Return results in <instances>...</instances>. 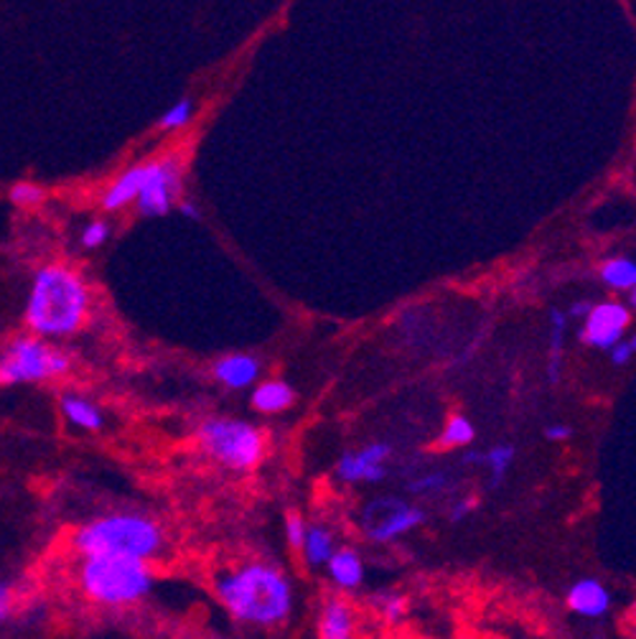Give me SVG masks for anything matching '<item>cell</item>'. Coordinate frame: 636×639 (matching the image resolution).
<instances>
[{"label":"cell","mask_w":636,"mask_h":639,"mask_svg":"<svg viewBox=\"0 0 636 639\" xmlns=\"http://www.w3.org/2000/svg\"><path fill=\"white\" fill-rule=\"evenodd\" d=\"M629 322H632V314L624 303H616V301L593 303L591 314L583 318L581 341L593 349L609 351L611 347H616L618 341L624 339V332H626V326H629Z\"/></svg>","instance_id":"cell-9"},{"label":"cell","mask_w":636,"mask_h":639,"mask_svg":"<svg viewBox=\"0 0 636 639\" xmlns=\"http://www.w3.org/2000/svg\"><path fill=\"white\" fill-rule=\"evenodd\" d=\"M336 550L334 532L324 525H309V532H305L301 556L303 561L311 565V569H326V563L332 561Z\"/></svg>","instance_id":"cell-18"},{"label":"cell","mask_w":636,"mask_h":639,"mask_svg":"<svg viewBox=\"0 0 636 639\" xmlns=\"http://www.w3.org/2000/svg\"><path fill=\"white\" fill-rule=\"evenodd\" d=\"M326 571L339 591H354L365 581V561L354 548H336L332 561L326 563Z\"/></svg>","instance_id":"cell-14"},{"label":"cell","mask_w":636,"mask_h":639,"mask_svg":"<svg viewBox=\"0 0 636 639\" xmlns=\"http://www.w3.org/2000/svg\"><path fill=\"white\" fill-rule=\"evenodd\" d=\"M466 464H484L491 471V486L502 484L506 471L514 464V446L499 444L484 453H466Z\"/></svg>","instance_id":"cell-19"},{"label":"cell","mask_w":636,"mask_h":639,"mask_svg":"<svg viewBox=\"0 0 636 639\" xmlns=\"http://www.w3.org/2000/svg\"><path fill=\"white\" fill-rule=\"evenodd\" d=\"M141 183H143V164L131 166V169L123 171L115 181L110 183L108 191L102 197V206L108 212H118L123 206L133 204L141 194Z\"/></svg>","instance_id":"cell-16"},{"label":"cell","mask_w":636,"mask_h":639,"mask_svg":"<svg viewBox=\"0 0 636 639\" xmlns=\"http://www.w3.org/2000/svg\"><path fill=\"white\" fill-rule=\"evenodd\" d=\"M8 197H11V202L15 206H21V210H31V206H38L44 202L46 191L34 181H19V183H13L11 191H8Z\"/></svg>","instance_id":"cell-24"},{"label":"cell","mask_w":636,"mask_h":639,"mask_svg":"<svg viewBox=\"0 0 636 639\" xmlns=\"http://www.w3.org/2000/svg\"><path fill=\"white\" fill-rule=\"evenodd\" d=\"M392 446L384 441H375L361 446V449L342 453V459L336 461V477L346 484H372L382 482L388 477V467L384 461L390 459Z\"/></svg>","instance_id":"cell-10"},{"label":"cell","mask_w":636,"mask_h":639,"mask_svg":"<svg viewBox=\"0 0 636 639\" xmlns=\"http://www.w3.org/2000/svg\"><path fill=\"white\" fill-rule=\"evenodd\" d=\"M181 212L187 214V217H191V220H197L199 217V212H197V206L191 204V202H181Z\"/></svg>","instance_id":"cell-33"},{"label":"cell","mask_w":636,"mask_h":639,"mask_svg":"<svg viewBox=\"0 0 636 639\" xmlns=\"http://www.w3.org/2000/svg\"><path fill=\"white\" fill-rule=\"evenodd\" d=\"M632 629H634V635H636V612H634V617H632Z\"/></svg>","instance_id":"cell-35"},{"label":"cell","mask_w":636,"mask_h":639,"mask_svg":"<svg viewBox=\"0 0 636 639\" xmlns=\"http://www.w3.org/2000/svg\"><path fill=\"white\" fill-rule=\"evenodd\" d=\"M601 281L614 291H634L636 289V260L632 258H611L599 270Z\"/></svg>","instance_id":"cell-20"},{"label":"cell","mask_w":636,"mask_h":639,"mask_svg":"<svg viewBox=\"0 0 636 639\" xmlns=\"http://www.w3.org/2000/svg\"><path fill=\"white\" fill-rule=\"evenodd\" d=\"M214 591L232 619L249 627H283L295 609L293 581L268 561H245L222 571Z\"/></svg>","instance_id":"cell-1"},{"label":"cell","mask_w":636,"mask_h":639,"mask_svg":"<svg viewBox=\"0 0 636 639\" xmlns=\"http://www.w3.org/2000/svg\"><path fill=\"white\" fill-rule=\"evenodd\" d=\"M283 530H286V540H288V546H291V550H298V553H301L305 532H309V523H305L298 513H291L286 517Z\"/></svg>","instance_id":"cell-26"},{"label":"cell","mask_w":636,"mask_h":639,"mask_svg":"<svg viewBox=\"0 0 636 639\" xmlns=\"http://www.w3.org/2000/svg\"><path fill=\"white\" fill-rule=\"evenodd\" d=\"M75 550L82 558L118 556L150 563L164 550V530L148 515L110 513L94 517L75 532Z\"/></svg>","instance_id":"cell-3"},{"label":"cell","mask_w":636,"mask_h":639,"mask_svg":"<svg viewBox=\"0 0 636 639\" xmlns=\"http://www.w3.org/2000/svg\"><path fill=\"white\" fill-rule=\"evenodd\" d=\"M446 486H450V477L443 474V471H433V474L413 479V482L408 484V490L413 494H436L446 490Z\"/></svg>","instance_id":"cell-25"},{"label":"cell","mask_w":636,"mask_h":639,"mask_svg":"<svg viewBox=\"0 0 636 639\" xmlns=\"http://www.w3.org/2000/svg\"><path fill=\"white\" fill-rule=\"evenodd\" d=\"M71 370L69 351L54 347L49 339L26 334L15 337L0 351V385H31L64 378Z\"/></svg>","instance_id":"cell-6"},{"label":"cell","mask_w":636,"mask_h":639,"mask_svg":"<svg viewBox=\"0 0 636 639\" xmlns=\"http://www.w3.org/2000/svg\"><path fill=\"white\" fill-rule=\"evenodd\" d=\"M59 407L67 423H71V426L79 430H90V434H94V430H100L104 426V415L100 411V405L92 403L90 397L69 393L62 397Z\"/></svg>","instance_id":"cell-17"},{"label":"cell","mask_w":636,"mask_h":639,"mask_svg":"<svg viewBox=\"0 0 636 639\" xmlns=\"http://www.w3.org/2000/svg\"><path fill=\"white\" fill-rule=\"evenodd\" d=\"M573 436V426H568V423H550V426L545 428V438L547 441H568V438Z\"/></svg>","instance_id":"cell-31"},{"label":"cell","mask_w":636,"mask_h":639,"mask_svg":"<svg viewBox=\"0 0 636 639\" xmlns=\"http://www.w3.org/2000/svg\"><path fill=\"white\" fill-rule=\"evenodd\" d=\"M425 523V509L398 497H377L361 509V532L375 542H392L417 530Z\"/></svg>","instance_id":"cell-8"},{"label":"cell","mask_w":636,"mask_h":639,"mask_svg":"<svg viewBox=\"0 0 636 639\" xmlns=\"http://www.w3.org/2000/svg\"><path fill=\"white\" fill-rule=\"evenodd\" d=\"M197 441L214 464L232 471H249L265 457V434L255 423L243 418L214 415L207 418L197 430Z\"/></svg>","instance_id":"cell-5"},{"label":"cell","mask_w":636,"mask_h":639,"mask_svg":"<svg viewBox=\"0 0 636 639\" xmlns=\"http://www.w3.org/2000/svg\"><path fill=\"white\" fill-rule=\"evenodd\" d=\"M372 606H375V612L388 621H402L408 617L405 596L394 594V591H380V594H375Z\"/></svg>","instance_id":"cell-22"},{"label":"cell","mask_w":636,"mask_h":639,"mask_svg":"<svg viewBox=\"0 0 636 639\" xmlns=\"http://www.w3.org/2000/svg\"><path fill=\"white\" fill-rule=\"evenodd\" d=\"M183 164L179 156H164L143 164L141 194L135 199L141 217H166L179 202Z\"/></svg>","instance_id":"cell-7"},{"label":"cell","mask_w":636,"mask_h":639,"mask_svg":"<svg viewBox=\"0 0 636 639\" xmlns=\"http://www.w3.org/2000/svg\"><path fill=\"white\" fill-rule=\"evenodd\" d=\"M319 639H357V612L346 598L332 596L321 604L316 619Z\"/></svg>","instance_id":"cell-12"},{"label":"cell","mask_w":636,"mask_h":639,"mask_svg":"<svg viewBox=\"0 0 636 639\" xmlns=\"http://www.w3.org/2000/svg\"><path fill=\"white\" fill-rule=\"evenodd\" d=\"M473 436H477L473 423L466 415H454L443 426L438 446H443V449H461V446H469L473 441Z\"/></svg>","instance_id":"cell-21"},{"label":"cell","mask_w":636,"mask_h":639,"mask_svg":"<svg viewBox=\"0 0 636 639\" xmlns=\"http://www.w3.org/2000/svg\"><path fill=\"white\" fill-rule=\"evenodd\" d=\"M191 117H194V102L183 98L179 102H174V105L160 115L158 127L160 131H181V127H187L191 123Z\"/></svg>","instance_id":"cell-23"},{"label":"cell","mask_w":636,"mask_h":639,"mask_svg":"<svg viewBox=\"0 0 636 639\" xmlns=\"http://www.w3.org/2000/svg\"><path fill=\"white\" fill-rule=\"evenodd\" d=\"M79 588L82 594L98 606H120L141 604L153 591L150 563L138 558H118V556H90L79 565Z\"/></svg>","instance_id":"cell-4"},{"label":"cell","mask_w":636,"mask_h":639,"mask_svg":"<svg viewBox=\"0 0 636 639\" xmlns=\"http://www.w3.org/2000/svg\"><path fill=\"white\" fill-rule=\"evenodd\" d=\"M260 372H263L260 359L253 355H243V351H235V355L216 359L212 367L214 380L222 382V385L230 390H245L249 385H255L257 378H260Z\"/></svg>","instance_id":"cell-13"},{"label":"cell","mask_w":636,"mask_h":639,"mask_svg":"<svg viewBox=\"0 0 636 639\" xmlns=\"http://www.w3.org/2000/svg\"><path fill=\"white\" fill-rule=\"evenodd\" d=\"M629 303H632V309H636V289L629 291Z\"/></svg>","instance_id":"cell-34"},{"label":"cell","mask_w":636,"mask_h":639,"mask_svg":"<svg viewBox=\"0 0 636 639\" xmlns=\"http://www.w3.org/2000/svg\"><path fill=\"white\" fill-rule=\"evenodd\" d=\"M110 239V225L104 220H94L82 229V247L85 250H98Z\"/></svg>","instance_id":"cell-27"},{"label":"cell","mask_w":636,"mask_h":639,"mask_svg":"<svg viewBox=\"0 0 636 639\" xmlns=\"http://www.w3.org/2000/svg\"><path fill=\"white\" fill-rule=\"evenodd\" d=\"M92 309V291L82 273L64 262L38 268L31 281L23 322L42 339H67L82 329Z\"/></svg>","instance_id":"cell-2"},{"label":"cell","mask_w":636,"mask_h":639,"mask_svg":"<svg viewBox=\"0 0 636 639\" xmlns=\"http://www.w3.org/2000/svg\"><path fill=\"white\" fill-rule=\"evenodd\" d=\"M566 604L570 612L578 614V617L601 619L609 614L611 604H614V596H611V591L603 586L599 579L588 576V579L576 581L573 586L568 588Z\"/></svg>","instance_id":"cell-11"},{"label":"cell","mask_w":636,"mask_h":639,"mask_svg":"<svg viewBox=\"0 0 636 639\" xmlns=\"http://www.w3.org/2000/svg\"><path fill=\"white\" fill-rule=\"evenodd\" d=\"M591 309H593V303L591 301H578L576 306H570V316H588L591 314Z\"/></svg>","instance_id":"cell-32"},{"label":"cell","mask_w":636,"mask_h":639,"mask_svg":"<svg viewBox=\"0 0 636 639\" xmlns=\"http://www.w3.org/2000/svg\"><path fill=\"white\" fill-rule=\"evenodd\" d=\"M609 357H611V362H614L616 367L629 365L632 359L636 357V334H634V337H629V339H622L616 347H611L609 349Z\"/></svg>","instance_id":"cell-29"},{"label":"cell","mask_w":636,"mask_h":639,"mask_svg":"<svg viewBox=\"0 0 636 639\" xmlns=\"http://www.w3.org/2000/svg\"><path fill=\"white\" fill-rule=\"evenodd\" d=\"M473 509H477V500L473 497H461V500H456L454 505H450V520L454 523H461L469 517Z\"/></svg>","instance_id":"cell-30"},{"label":"cell","mask_w":636,"mask_h":639,"mask_svg":"<svg viewBox=\"0 0 636 639\" xmlns=\"http://www.w3.org/2000/svg\"><path fill=\"white\" fill-rule=\"evenodd\" d=\"M249 403H253L255 411L263 415L286 413L288 407H293L295 403V390L283 380H265L253 390Z\"/></svg>","instance_id":"cell-15"},{"label":"cell","mask_w":636,"mask_h":639,"mask_svg":"<svg viewBox=\"0 0 636 639\" xmlns=\"http://www.w3.org/2000/svg\"><path fill=\"white\" fill-rule=\"evenodd\" d=\"M15 586L11 581H0V625L11 621L15 612Z\"/></svg>","instance_id":"cell-28"}]
</instances>
